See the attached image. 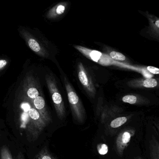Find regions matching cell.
Segmentation results:
<instances>
[{
	"label": "cell",
	"mask_w": 159,
	"mask_h": 159,
	"mask_svg": "<svg viewBox=\"0 0 159 159\" xmlns=\"http://www.w3.org/2000/svg\"><path fill=\"white\" fill-rule=\"evenodd\" d=\"M19 98L16 111V121L19 128L30 141L36 140L48 125L35 108L32 100L24 93Z\"/></svg>",
	"instance_id": "cell-1"
},
{
	"label": "cell",
	"mask_w": 159,
	"mask_h": 159,
	"mask_svg": "<svg viewBox=\"0 0 159 159\" xmlns=\"http://www.w3.org/2000/svg\"><path fill=\"white\" fill-rule=\"evenodd\" d=\"M74 47L85 57L100 65L108 66L110 65L112 62L110 57L98 51L91 50L80 45H74Z\"/></svg>",
	"instance_id": "cell-6"
},
{
	"label": "cell",
	"mask_w": 159,
	"mask_h": 159,
	"mask_svg": "<svg viewBox=\"0 0 159 159\" xmlns=\"http://www.w3.org/2000/svg\"><path fill=\"white\" fill-rule=\"evenodd\" d=\"M147 69L150 72H151L152 74H159V69L156 68L152 66H148Z\"/></svg>",
	"instance_id": "cell-21"
},
{
	"label": "cell",
	"mask_w": 159,
	"mask_h": 159,
	"mask_svg": "<svg viewBox=\"0 0 159 159\" xmlns=\"http://www.w3.org/2000/svg\"><path fill=\"white\" fill-rule=\"evenodd\" d=\"M1 159H13L11 153L6 146H3L1 149Z\"/></svg>",
	"instance_id": "cell-15"
},
{
	"label": "cell",
	"mask_w": 159,
	"mask_h": 159,
	"mask_svg": "<svg viewBox=\"0 0 159 159\" xmlns=\"http://www.w3.org/2000/svg\"><path fill=\"white\" fill-rule=\"evenodd\" d=\"M123 102L125 103L134 105L136 104L138 102V99L137 97L132 95H128L125 96L122 99Z\"/></svg>",
	"instance_id": "cell-16"
},
{
	"label": "cell",
	"mask_w": 159,
	"mask_h": 159,
	"mask_svg": "<svg viewBox=\"0 0 159 159\" xmlns=\"http://www.w3.org/2000/svg\"><path fill=\"white\" fill-rule=\"evenodd\" d=\"M25 93L28 98L32 100L39 96V92L38 89L33 86L25 88Z\"/></svg>",
	"instance_id": "cell-13"
},
{
	"label": "cell",
	"mask_w": 159,
	"mask_h": 159,
	"mask_svg": "<svg viewBox=\"0 0 159 159\" xmlns=\"http://www.w3.org/2000/svg\"><path fill=\"white\" fill-rule=\"evenodd\" d=\"M23 38L25 40L29 47L37 54L42 57H46L47 53L39 43L31 36L28 31L22 30L20 31Z\"/></svg>",
	"instance_id": "cell-9"
},
{
	"label": "cell",
	"mask_w": 159,
	"mask_h": 159,
	"mask_svg": "<svg viewBox=\"0 0 159 159\" xmlns=\"http://www.w3.org/2000/svg\"><path fill=\"white\" fill-rule=\"evenodd\" d=\"M16 159H25L24 155L22 154V152H20L18 153V155L16 157Z\"/></svg>",
	"instance_id": "cell-23"
},
{
	"label": "cell",
	"mask_w": 159,
	"mask_h": 159,
	"mask_svg": "<svg viewBox=\"0 0 159 159\" xmlns=\"http://www.w3.org/2000/svg\"><path fill=\"white\" fill-rule=\"evenodd\" d=\"M133 114L118 116L111 119L105 125L106 131L108 134L112 135L117 133L124 127L133 117Z\"/></svg>",
	"instance_id": "cell-7"
},
{
	"label": "cell",
	"mask_w": 159,
	"mask_h": 159,
	"mask_svg": "<svg viewBox=\"0 0 159 159\" xmlns=\"http://www.w3.org/2000/svg\"><path fill=\"white\" fill-rule=\"evenodd\" d=\"M37 159H56L47 149H43L37 155Z\"/></svg>",
	"instance_id": "cell-14"
},
{
	"label": "cell",
	"mask_w": 159,
	"mask_h": 159,
	"mask_svg": "<svg viewBox=\"0 0 159 159\" xmlns=\"http://www.w3.org/2000/svg\"><path fill=\"white\" fill-rule=\"evenodd\" d=\"M46 81L57 114L59 119L63 120L66 117V109L62 96L58 91L55 81L51 76L46 75Z\"/></svg>",
	"instance_id": "cell-4"
},
{
	"label": "cell",
	"mask_w": 159,
	"mask_h": 159,
	"mask_svg": "<svg viewBox=\"0 0 159 159\" xmlns=\"http://www.w3.org/2000/svg\"><path fill=\"white\" fill-rule=\"evenodd\" d=\"M35 108L40 113L47 125L49 124L51 121V116L49 111L47 110L44 98L42 96H39L35 99L32 100Z\"/></svg>",
	"instance_id": "cell-10"
},
{
	"label": "cell",
	"mask_w": 159,
	"mask_h": 159,
	"mask_svg": "<svg viewBox=\"0 0 159 159\" xmlns=\"http://www.w3.org/2000/svg\"><path fill=\"white\" fill-rule=\"evenodd\" d=\"M136 133L135 127L131 125L123 127L118 133L115 138L114 149L119 157L123 156L126 149L129 146L133 137Z\"/></svg>",
	"instance_id": "cell-3"
},
{
	"label": "cell",
	"mask_w": 159,
	"mask_h": 159,
	"mask_svg": "<svg viewBox=\"0 0 159 159\" xmlns=\"http://www.w3.org/2000/svg\"><path fill=\"white\" fill-rule=\"evenodd\" d=\"M78 73L79 80L82 85L84 87L89 95L92 98H93L95 94V88L84 66L81 62L78 63Z\"/></svg>",
	"instance_id": "cell-8"
},
{
	"label": "cell",
	"mask_w": 159,
	"mask_h": 159,
	"mask_svg": "<svg viewBox=\"0 0 159 159\" xmlns=\"http://www.w3.org/2000/svg\"><path fill=\"white\" fill-rule=\"evenodd\" d=\"M67 6V3L66 2H61L56 4L48 11L46 16L50 19L57 18L65 13Z\"/></svg>",
	"instance_id": "cell-11"
},
{
	"label": "cell",
	"mask_w": 159,
	"mask_h": 159,
	"mask_svg": "<svg viewBox=\"0 0 159 159\" xmlns=\"http://www.w3.org/2000/svg\"><path fill=\"white\" fill-rule=\"evenodd\" d=\"M109 56L111 59L114 60L124 61L126 59V57L124 55L118 52H111L110 53Z\"/></svg>",
	"instance_id": "cell-18"
},
{
	"label": "cell",
	"mask_w": 159,
	"mask_h": 159,
	"mask_svg": "<svg viewBox=\"0 0 159 159\" xmlns=\"http://www.w3.org/2000/svg\"><path fill=\"white\" fill-rule=\"evenodd\" d=\"M150 25L152 32L156 37L159 38V18L148 16Z\"/></svg>",
	"instance_id": "cell-12"
},
{
	"label": "cell",
	"mask_w": 159,
	"mask_h": 159,
	"mask_svg": "<svg viewBox=\"0 0 159 159\" xmlns=\"http://www.w3.org/2000/svg\"><path fill=\"white\" fill-rule=\"evenodd\" d=\"M64 82L73 118L79 122L82 123L86 117L82 103L66 78H65Z\"/></svg>",
	"instance_id": "cell-2"
},
{
	"label": "cell",
	"mask_w": 159,
	"mask_h": 159,
	"mask_svg": "<svg viewBox=\"0 0 159 159\" xmlns=\"http://www.w3.org/2000/svg\"><path fill=\"white\" fill-rule=\"evenodd\" d=\"M151 122L155 127L159 136V118L154 117L152 118Z\"/></svg>",
	"instance_id": "cell-20"
},
{
	"label": "cell",
	"mask_w": 159,
	"mask_h": 159,
	"mask_svg": "<svg viewBox=\"0 0 159 159\" xmlns=\"http://www.w3.org/2000/svg\"><path fill=\"white\" fill-rule=\"evenodd\" d=\"M97 150L98 152L100 155H106L108 152V147L106 144L101 143L98 145Z\"/></svg>",
	"instance_id": "cell-19"
},
{
	"label": "cell",
	"mask_w": 159,
	"mask_h": 159,
	"mask_svg": "<svg viewBox=\"0 0 159 159\" xmlns=\"http://www.w3.org/2000/svg\"><path fill=\"white\" fill-rule=\"evenodd\" d=\"M131 159H144L143 157L140 155H135L133 156V158Z\"/></svg>",
	"instance_id": "cell-24"
},
{
	"label": "cell",
	"mask_w": 159,
	"mask_h": 159,
	"mask_svg": "<svg viewBox=\"0 0 159 159\" xmlns=\"http://www.w3.org/2000/svg\"><path fill=\"white\" fill-rule=\"evenodd\" d=\"M151 128L147 131L145 147L149 159H159V140L158 134L151 122Z\"/></svg>",
	"instance_id": "cell-5"
},
{
	"label": "cell",
	"mask_w": 159,
	"mask_h": 159,
	"mask_svg": "<svg viewBox=\"0 0 159 159\" xmlns=\"http://www.w3.org/2000/svg\"><path fill=\"white\" fill-rule=\"evenodd\" d=\"M143 85L146 88H153L157 85V82L153 79H147L143 82Z\"/></svg>",
	"instance_id": "cell-17"
},
{
	"label": "cell",
	"mask_w": 159,
	"mask_h": 159,
	"mask_svg": "<svg viewBox=\"0 0 159 159\" xmlns=\"http://www.w3.org/2000/svg\"><path fill=\"white\" fill-rule=\"evenodd\" d=\"M7 65V61L3 59H1L0 60V70H2L4 69V68Z\"/></svg>",
	"instance_id": "cell-22"
}]
</instances>
